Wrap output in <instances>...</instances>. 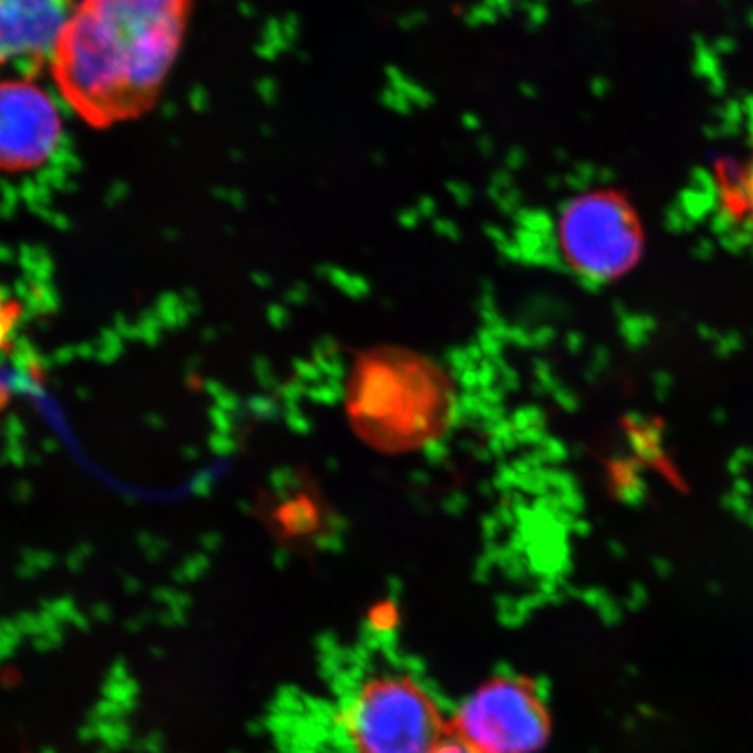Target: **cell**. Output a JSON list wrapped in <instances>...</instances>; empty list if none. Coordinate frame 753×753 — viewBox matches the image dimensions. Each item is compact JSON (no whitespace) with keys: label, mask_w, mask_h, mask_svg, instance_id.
Wrapping results in <instances>:
<instances>
[{"label":"cell","mask_w":753,"mask_h":753,"mask_svg":"<svg viewBox=\"0 0 753 753\" xmlns=\"http://www.w3.org/2000/svg\"><path fill=\"white\" fill-rule=\"evenodd\" d=\"M11 398H13V389L6 380L0 379V410H4L9 405Z\"/></svg>","instance_id":"obj_11"},{"label":"cell","mask_w":753,"mask_h":753,"mask_svg":"<svg viewBox=\"0 0 753 753\" xmlns=\"http://www.w3.org/2000/svg\"><path fill=\"white\" fill-rule=\"evenodd\" d=\"M558 260L588 283L625 276L642 253V227L626 197L614 190H586L569 197L551 224Z\"/></svg>","instance_id":"obj_3"},{"label":"cell","mask_w":753,"mask_h":753,"mask_svg":"<svg viewBox=\"0 0 753 753\" xmlns=\"http://www.w3.org/2000/svg\"><path fill=\"white\" fill-rule=\"evenodd\" d=\"M21 306L13 299H7L4 293H0V351L11 349L14 342V333L20 325Z\"/></svg>","instance_id":"obj_9"},{"label":"cell","mask_w":753,"mask_h":753,"mask_svg":"<svg viewBox=\"0 0 753 753\" xmlns=\"http://www.w3.org/2000/svg\"><path fill=\"white\" fill-rule=\"evenodd\" d=\"M192 0H81L51 70L68 107L93 128L149 112L182 48Z\"/></svg>","instance_id":"obj_1"},{"label":"cell","mask_w":753,"mask_h":753,"mask_svg":"<svg viewBox=\"0 0 753 753\" xmlns=\"http://www.w3.org/2000/svg\"><path fill=\"white\" fill-rule=\"evenodd\" d=\"M257 511L272 536L292 548L311 544L321 527L318 497L307 487L267 490L258 499Z\"/></svg>","instance_id":"obj_7"},{"label":"cell","mask_w":753,"mask_h":753,"mask_svg":"<svg viewBox=\"0 0 753 753\" xmlns=\"http://www.w3.org/2000/svg\"><path fill=\"white\" fill-rule=\"evenodd\" d=\"M719 201L727 229L753 253V103L747 110L741 156L720 171Z\"/></svg>","instance_id":"obj_8"},{"label":"cell","mask_w":753,"mask_h":753,"mask_svg":"<svg viewBox=\"0 0 753 753\" xmlns=\"http://www.w3.org/2000/svg\"><path fill=\"white\" fill-rule=\"evenodd\" d=\"M433 753H482L478 752L475 747H471L468 741L462 740L461 736L448 731L447 738L441 741Z\"/></svg>","instance_id":"obj_10"},{"label":"cell","mask_w":753,"mask_h":753,"mask_svg":"<svg viewBox=\"0 0 753 753\" xmlns=\"http://www.w3.org/2000/svg\"><path fill=\"white\" fill-rule=\"evenodd\" d=\"M62 133V116L48 91L30 77L0 81V171L41 168L55 156Z\"/></svg>","instance_id":"obj_5"},{"label":"cell","mask_w":753,"mask_h":753,"mask_svg":"<svg viewBox=\"0 0 753 753\" xmlns=\"http://www.w3.org/2000/svg\"><path fill=\"white\" fill-rule=\"evenodd\" d=\"M550 729L536 684L516 675H499L478 687L450 719V731L482 753L539 752Z\"/></svg>","instance_id":"obj_4"},{"label":"cell","mask_w":753,"mask_h":753,"mask_svg":"<svg viewBox=\"0 0 753 753\" xmlns=\"http://www.w3.org/2000/svg\"><path fill=\"white\" fill-rule=\"evenodd\" d=\"M74 0H0V67L32 77L51 65Z\"/></svg>","instance_id":"obj_6"},{"label":"cell","mask_w":753,"mask_h":753,"mask_svg":"<svg viewBox=\"0 0 753 753\" xmlns=\"http://www.w3.org/2000/svg\"><path fill=\"white\" fill-rule=\"evenodd\" d=\"M337 724L351 753H433L450 731L435 696L403 670H372L342 699Z\"/></svg>","instance_id":"obj_2"}]
</instances>
